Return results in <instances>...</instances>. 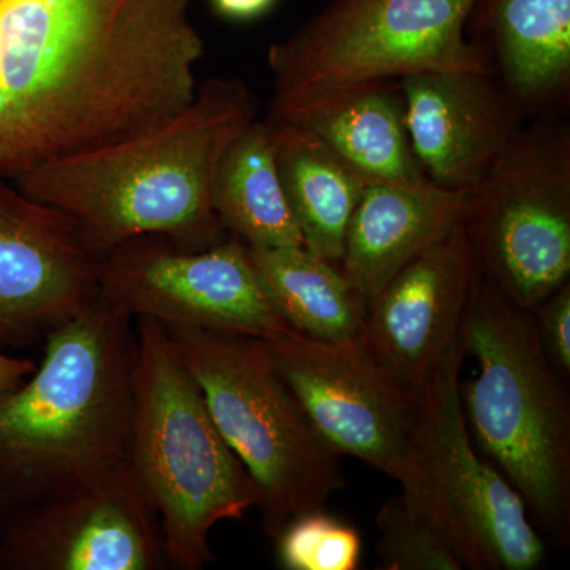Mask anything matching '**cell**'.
Listing matches in <instances>:
<instances>
[{
    "label": "cell",
    "mask_w": 570,
    "mask_h": 570,
    "mask_svg": "<svg viewBox=\"0 0 570 570\" xmlns=\"http://www.w3.org/2000/svg\"><path fill=\"white\" fill-rule=\"evenodd\" d=\"M277 2L279 0H209V7L225 21L253 22L268 14Z\"/></svg>",
    "instance_id": "25"
},
{
    "label": "cell",
    "mask_w": 570,
    "mask_h": 570,
    "mask_svg": "<svg viewBox=\"0 0 570 570\" xmlns=\"http://www.w3.org/2000/svg\"><path fill=\"white\" fill-rule=\"evenodd\" d=\"M285 198L311 253L340 265L348 220L366 179L313 134L265 118Z\"/></svg>",
    "instance_id": "19"
},
{
    "label": "cell",
    "mask_w": 570,
    "mask_h": 570,
    "mask_svg": "<svg viewBox=\"0 0 570 570\" xmlns=\"http://www.w3.org/2000/svg\"><path fill=\"white\" fill-rule=\"evenodd\" d=\"M100 257L70 216L0 176V348L36 343L92 303Z\"/></svg>",
    "instance_id": "13"
},
{
    "label": "cell",
    "mask_w": 570,
    "mask_h": 570,
    "mask_svg": "<svg viewBox=\"0 0 570 570\" xmlns=\"http://www.w3.org/2000/svg\"><path fill=\"white\" fill-rule=\"evenodd\" d=\"M377 569L461 570L460 554L444 531L406 493L379 509Z\"/></svg>",
    "instance_id": "22"
},
{
    "label": "cell",
    "mask_w": 570,
    "mask_h": 570,
    "mask_svg": "<svg viewBox=\"0 0 570 570\" xmlns=\"http://www.w3.org/2000/svg\"><path fill=\"white\" fill-rule=\"evenodd\" d=\"M266 344L325 444L396 480L425 508L417 455L420 395L373 354L365 337L332 343L291 328Z\"/></svg>",
    "instance_id": "10"
},
{
    "label": "cell",
    "mask_w": 570,
    "mask_h": 570,
    "mask_svg": "<svg viewBox=\"0 0 570 570\" xmlns=\"http://www.w3.org/2000/svg\"><path fill=\"white\" fill-rule=\"evenodd\" d=\"M275 542L277 562L285 570H355L362 561L360 531L325 509L296 517Z\"/></svg>",
    "instance_id": "23"
},
{
    "label": "cell",
    "mask_w": 570,
    "mask_h": 570,
    "mask_svg": "<svg viewBox=\"0 0 570 570\" xmlns=\"http://www.w3.org/2000/svg\"><path fill=\"white\" fill-rule=\"evenodd\" d=\"M463 340L420 395L417 455L426 482L423 512L444 531L469 570H534L547 543L509 480L475 449L461 403Z\"/></svg>",
    "instance_id": "9"
},
{
    "label": "cell",
    "mask_w": 570,
    "mask_h": 570,
    "mask_svg": "<svg viewBox=\"0 0 570 570\" xmlns=\"http://www.w3.org/2000/svg\"><path fill=\"white\" fill-rule=\"evenodd\" d=\"M167 333L217 430L253 479L266 534L275 540L296 517L325 509L344 489L341 456L311 425L266 341L225 330Z\"/></svg>",
    "instance_id": "6"
},
{
    "label": "cell",
    "mask_w": 570,
    "mask_h": 570,
    "mask_svg": "<svg viewBox=\"0 0 570 570\" xmlns=\"http://www.w3.org/2000/svg\"><path fill=\"white\" fill-rule=\"evenodd\" d=\"M400 86L415 157L448 189H472L527 124L490 71H425Z\"/></svg>",
    "instance_id": "15"
},
{
    "label": "cell",
    "mask_w": 570,
    "mask_h": 570,
    "mask_svg": "<svg viewBox=\"0 0 570 570\" xmlns=\"http://www.w3.org/2000/svg\"><path fill=\"white\" fill-rule=\"evenodd\" d=\"M99 294L132 318L164 328H206L272 341L292 326L266 296L247 247L228 235L189 249L167 236L142 235L105 253Z\"/></svg>",
    "instance_id": "11"
},
{
    "label": "cell",
    "mask_w": 570,
    "mask_h": 570,
    "mask_svg": "<svg viewBox=\"0 0 570 570\" xmlns=\"http://www.w3.org/2000/svg\"><path fill=\"white\" fill-rule=\"evenodd\" d=\"M45 341L41 365L0 393V510L51 497L126 456L134 318L99 294Z\"/></svg>",
    "instance_id": "3"
},
{
    "label": "cell",
    "mask_w": 570,
    "mask_h": 570,
    "mask_svg": "<svg viewBox=\"0 0 570 570\" xmlns=\"http://www.w3.org/2000/svg\"><path fill=\"white\" fill-rule=\"evenodd\" d=\"M478 376L461 403L479 452L509 480L561 549L570 542V400L534 313L482 277L461 330Z\"/></svg>",
    "instance_id": "4"
},
{
    "label": "cell",
    "mask_w": 570,
    "mask_h": 570,
    "mask_svg": "<svg viewBox=\"0 0 570 570\" xmlns=\"http://www.w3.org/2000/svg\"><path fill=\"white\" fill-rule=\"evenodd\" d=\"M265 118L313 134L367 183L428 179L409 137L400 80L269 105Z\"/></svg>",
    "instance_id": "18"
},
{
    "label": "cell",
    "mask_w": 570,
    "mask_h": 570,
    "mask_svg": "<svg viewBox=\"0 0 570 570\" xmlns=\"http://www.w3.org/2000/svg\"><path fill=\"white\" fill-rule=\"evenodd\" d=\"M193 0H0V176L132 137L197 92Z\"/></svg>",
    "instance_id": "1"
},
{
    "label": "cell",
    "mask_w": 570,
    "mask_h": 570,
    "mask_svg": "<svg viewBox=\"0 0 570 570\" xmlns=\"http://www.w3.org/2000/svg\"><path fill=\"white\" fill-rule=\"evenodd\" d=\"M213 208L224 230L246 247L305 246L265 118L250 122L225 149L214 178Z\"/></svg>",
    "instance_id": "21"
},
{
    "label": "cell",
    "mask_w": 570,
    "mask_h": 570,
    "mask_svg": "<svg viewBox=\"0 0 570 570\" xmlns=\"http://www.w3.org/2000/svg\"><path fill=\"white\" fill-rule=\"evenodd\" d=\"M464 227L483 277L534 309L570 275V126L528 121L466 193Z\"/></svg>",
    "instance_id": "8"
},
{
    "label": "cell",
    "mask_w": 570,
    "mask_h": 570,
    "mask_svg": "<svg viewBox=\"0 0 570 570\" xmlns=\"http://www.w3.org/2000/svg\"><path fill=\"white\" fill-rule=\"evenodd\" d=\"M482 277L461 219L367 303V346L407 387L422 392L461 340Z\"/></svg>",
    "instance_id": "14"
},
{
    "label": "cell",
    "mask_w": 570,
    "mask_h": 570,
    "mask_svg": "<svg viewBox=\"0 0 570 570\" xmlns=\"http://www.w3.org/2000/svg\"><path fill=\"white\" fill-rule=\"evenodd\" d=\"M543 348L562 374L570 373V283L532 309Z\"/></svg>",
    "instance_id": "24"
},
{
    "label": "cell",
    "mask_w": 570,
    "mask_h": 570,
    "mask_svg": "<svg viewBox=\"0 0 570 570\" xmlns=\"http://www.w3.org/2000/svg\"><path fill=\"white\" fill-rule=\"evenodd\" d=\"M468 190L420 183H367L348 220L340 266L370 303L463 219Z\"/></svg>",
    "instance_id": "17"
},
{
    "label": "cell",
    "mask_w": 570,
    "mask_h": 570,
    "mask_svg": "<svg viewBox=\"0 0 570 570\" xmlns=\"http://www.w3.org/2000/svg\"><path fill=\"white\" fill-rule=\"evenodd\" d=\"M134 328L132 417L124 459L159 521L168 568L200 570L214 561L213 528L242 520L257 505V490L167 330L151 318H134Z\"/></svg>",
    "instance_id": "5"
},
{
    "label": "cell",
    "mask_w": 570,
    "mask_h": 570,
    "mask_svg": "<svg viewBox=\"0 0 570 570\" xmlns=\"http://www.w3.org/2000/svg\"><path fill=\"white\" fill-rule=\"evenodd\" d=\"M472 0H333L266 52L269 105L425 71H490L466 36Z\"/></svg>",
    "instance_id": "7"
},
{
    "label": "cell",
    "mask_w": 570,
    "mask_h": 570,
    "mask_svg": "<svg viewBox=\"0 0 570 570\" xmlns=\"http://www.w3.org/2000/svg\"><path fill=\"white\" fill-rule=\"evenodd\" d=\"M159 521L126 459L0 510V570H160Z\"/></svg>",
    "instance_id": "12"
},
{
    "label": "cell",
    "mask_w": 570,
    "mask_h": 570,
    "mask_svg": "<svg viewBox=\"0 0 570 570\" xmlns=\"http://www.w3.org/2000/svg\"><path fill=\"white\" fill-rule=\"evenodd\" d=\"M258 111L245 81L209 78L151 129L39 165L13 183L70 216L100 255L142 235L205 249L228 236L213 208L217 167Z\"/></svg>",
    "instance_id": "2"
},
{
    "label": "cell",
    "mask_w": 570,
    "mask_h": 570,
    "mask_svg": "<svg viewBox=\"0 0 570 570\" xmlns=\"http://www.w3.org/2000/svg\"><path fill=\"white\" fill-rule=\"evenodd\" d=\"M468 39L524 121L570 107V0H472Z\"/></svg>",
    "instance_id": "16"
},
{
    "label": "cell",
    "mask_w": 570,
    "mask_h": 570,
    "mask_svg": "<svg viewBox=\"0 0 570 570\" xmlns=\"http://www.w3.org/2000/svg\"><path fill=\"white\" fill-rule=\"evenodd\" d=\"M36 367L37 363L32 360L6 354L0 348V393L18 387L22 381L31 376Z\"/></svg>",
    "instance_id": "26"
},
{
    "label": "cell",
    "mask_w": 570,
    "mask_h": 570,
    "mask_svg": "<svg viewBox=\"0 0 570 570\" xmlns=\"http://www.w3.org/2000/svg\"><path fill=\"white\" fill-rule=\"evenodd\" d=\"M255 275L279 316L314 340L365 337L367 303L337 264L305 246L247 247Z\"/></svg>",
    "instance_id": "20"
}]
</instances>
